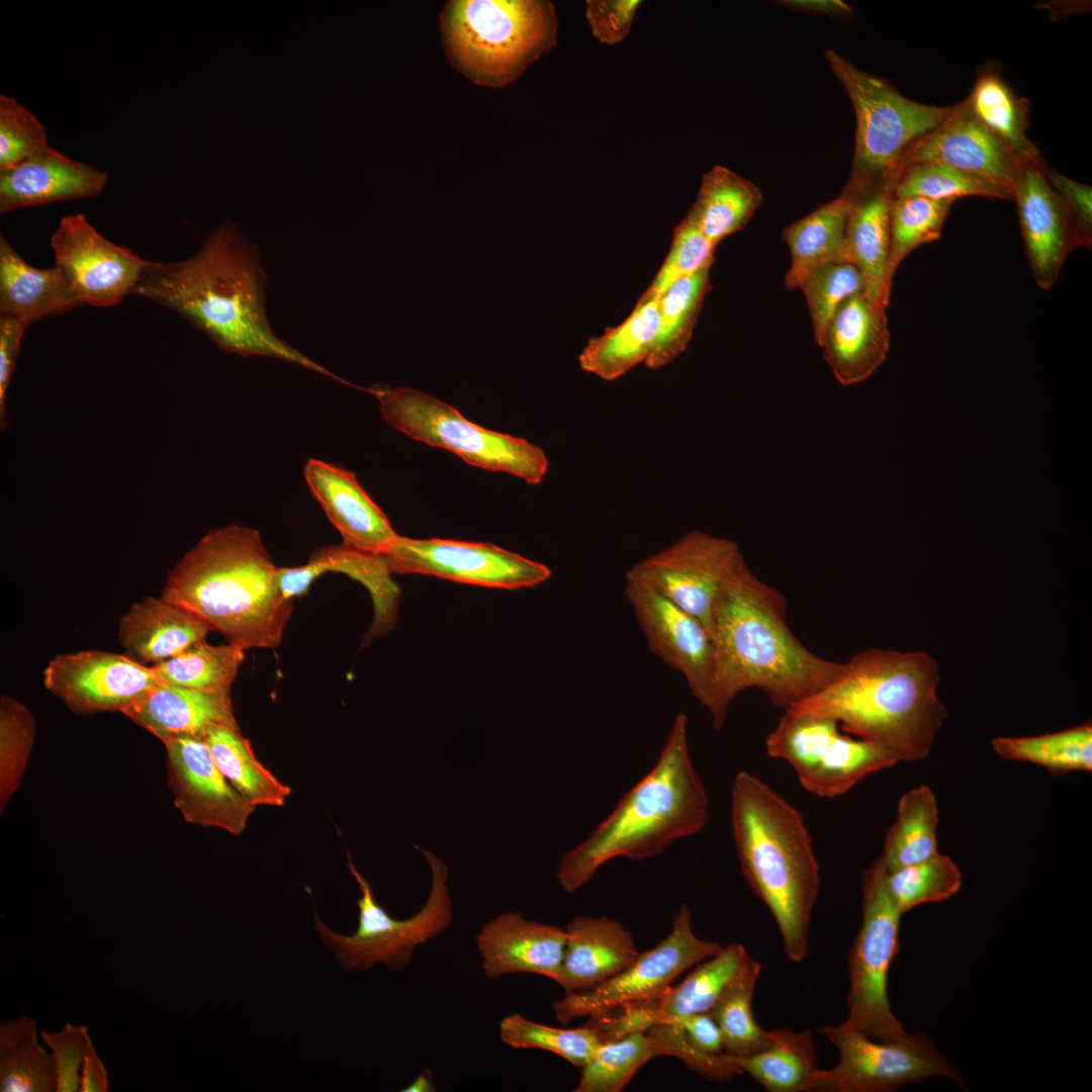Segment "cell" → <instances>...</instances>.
I'll list each match as a JSON object with an SVG mask.
<instances>
[{
  "mask_svg": "<svg viewBox=\"0 0 1092 1092\" xmlns=\"http://www.w3.org/2000/svg\"><path fill=\"white\" fill-rule=\"evenodd\" d=\"M380 555L391 574L434 575L488 587H534L551 576L546 565L490 543L398 535Z\"/></svg>",
  "mask_w": 1092,
  "mask_h": 1092,
  "instance_id": "obj_15",
  "label": "cell"
},
{
  "mask_svg": "<svg viewBox=\"0 0 1092 1092\" xmlns=\"http://www.w3.org/2000/svg\"><path fill=\"white\" fill-rule=\"evenodd\" d=\"M710 802L688 743V718L678 713L657 761L557 869L560 886L574 893L608 861L657 856L675 841L703 831Z\"/></svg>",
  "mask_w": 1092,
  "mask_h": 1092,
  "instance_id": "obj_5",
  "label": "cell"
},
{
  "mask_svg": "<svg viewBox=\"0 0 1092 1092\" xmlns=\"http://www.w3.org/2000/svg\"><path fill=\"white\" fill-rule=\"evenodd\" d=\"M918 163L965 171L1004 188L1012 197L1026 166L973 114L965 100L951 106L937 127L906 149L897 170Z\"/></svg>",
  "mask_w": 1092,
  "mask_h": 1092,
  "instance_id": "obj_20",
  "label": "cell"
},
{
  "mask_svg": "<svg viewBox=\"0 0 1092 1092\" xmlns=\"http://www.w3.org/2000/svg\"><path fill=\"white\" fill-rule=\"evenodd\" d=\"M108 174L51 148L0 173V213L101 194Z\"/></svg>",
  "mask_w": 1092,
  "mask_h": 1092,
  "instance_id": "obj_26",
  "label": "cell"
},
{
  "mask_svg": "<svg viewBox=\"0 0 1092 1092\" xmlns=\"http://www.w3.org/2000/svg\"><path fill=\"white\" fill-rule=\"evenodd\" d=\"M565 942V928L527 920L517 912L492 918L475 936L481 968L490 979L528 973L557 983Z\"/></svg>",
  "mask_w": 1092,
  "mask_h": 1092,
  "instance_id": "obj_22",
  "label": "cell"
},
{
  "mask_svg": "<svg viewBox=\"0 0 1092 1092\" xmlns=\"http://www.w3.org/2000/svg\"><path fill=\"white\" fill-rule=\"evenodd\" d=\"M257 530L230 525L205 534L171 569L161 597L208 622L228 643L276 648L292 612Z\"/></svg>",
  "mask_w": 1092,
  "mask_h": 1092,
  "instance_id": "obj_4",
  "label": "cell"
},
{
  "mask_svg": "<svg viewBox=\"0 0 1092 1092\" xmlns=\"http://www.w3.org/2000/svg\"><path fill=\"white\" fill-rule=\"evenodd\" d=\"M164 741L204 738L217 726L240 727L231 692H202L159 684L120 712Z\"/></svg>",
  "mask_w": 1092,
  "mask_h": 1092,
  "instance_id": "obj_27",
  "label": "cell"
},
{
  "mask_svg": "<svg viewBox=\"0 0 1092 1092\" xmlns=\"http://www.w3.org/2000/svg\"><path fill=\"white\" fill-rule=\"evenodd\" d=\"M760 972L761 965L750 957L709 1011L722 1033L725 1054L731 1057L751 1056L769 1041V1031L757 1024L752 1012V997Z\"/></svg>",
  "mask_w": 1092,
  "mask_h": 1092,
  "instance_id": "obj_44",
  "label": "cell"
},
{
  "mask_svg": "<svg viewBox=\"0 0 1092 1092\" xmlns=\"http://www.w3.org/2000/svg\"><path fill=\"white\" fill-rule=\"evenodd\" d=\"M79 305L60 268L32 267L0 234V315H13L30 325Z\"/></svg>",
  "mask_w": 1092,
  "mask_h": 1092,
  "instance_id": "obj_31",
  "label": "cell"
},
{
  "mask_svg": "<svg viewBox=\"0 0 1092 1092\" xmlns=\"http://www.w3.org/2000/svg\"><path fill=\"white\" fill-rule=\"evenodd\" d=\"M659 300L635 304L618 326L589 339L578 356L580 368L606 381L625 375L651 353L659 326Z\"/></svg>",
  "mask_w": 1092,
  "mask_h": 1092,
  "instance_id": "obj_34",
  "label": "cell"
},
{
  "mask_svg": "<svg viewBox=\"0 0 1092 1092\" xmlns=\"http://www.w3.org/2000/svg\"><path fill=\"white\" fill-rule=\"evenodd\" d=\"M887 886L902 914L927 903L947 900L962 887V873L939 852L922 861L888 872Z\"/></svg>",
  "mask_w": 1092,
  "mask_h": 1092,
  "instance_id": "obj_51",
  "label": "cell"
},
{
  "mask_svg": "<svg viewBox=\"0 0 1092 1092\" xmlns=\"http://www.w3.org/2000/svg\"><path fill=\"white\" fill-rule=\"evenodd\" d=\"M499 1038L513 1049L550 1052L579 1069L602 1043L598 1032L588 1024L575 1028L556 1027L533 1021L520 1013L502 1019Z\"/></svg>",
  "mask_w": 1092,
  "mask_h": 1092,
  "instance_id": "obj_50",
  "label": "cell"
},
{
  "mask_svg": "<svg viewBox=\"0 0 1092 1092\" xmlns=\"http://www.w3.org/2000/svg\"><path fill=\"white\" fill-rule=\"evenodd\" d=\"M205 740L211 755L229 783L253 806H282L291 790L256 757L240 727L217 726Z\"/></svg>",
  "mask_w": 1092,
  "mask_h": 1092,
  "instance_id": "obj_38",
  "label": "cell"
},
{
  "mask_svg": "<svg viewBox=\"0 0 1092 1092\" xmlns=\"http://www.w3.org/2000/svg\"><path fill=\"white\" fill-rule=\"evenodd\" d=\"M886 308L860 292L830 320L819 347L842 385L868 379L886 360L891 343Z\"/></svg>",
  "mask_w": 1092,
  "mask_h": 1092,
  "instance_id": "obj_24",
  "label": "cell"
},
{
  "mask_svg": "<svg viewBox=\"0 0 1092 1092\" xmlns=\"http://www.w3.org/2000/svg\"><path fill=\"white\" fill-rule=\"evenodd\" d=\"M1044 175L1072 218L1080 248L1090 249L1092 245L1091 186L1072 180L1046 166Z\"/></svg>",
  "mask_w": 1092,
  "mask_h": 1092,
  "instance_id": "obj_59",
  "label": "cell"
},
{
  "mask_svg": "<svg viewBox=\"0 0 1092 1092\" xmlns=\"http://www.w3.org/2000/svg\"><path fill=\"white\" fill-rule=\"evenodd\" d=\"M894 197L919 196L950 201L967 196L1013 200L1004 188L965 171L938 163H918L898 169Z\"/></svg>",
  "mask_w": 1092,
  "mask_h": 1092,
  "instance_id": "obj_47",
  "label": "cell"
},
{
  "mask_svg": "<svg viewBox=\"0 0 1092 1092\" xmlns=\"http://www.w3.org/2000/svg\"><path fill=\"white\" fill-rule=\"evenodd\" d=\"M625 595L651 651L682 673L705 705L714 671V643L706 627L647 582L626 574Z\"/></svg>",
  "mask_w": 1092,
  "mask_h": 1092,
  "instance_id": "obj_18",
  "label": "cell"
},
{
  "mask_svg": "<svg viewBox=\"0 0 1092 1092\" xmlns=\"http://www.w3.org/2000/svg\"><path fill=\"white\" fill-rule=\"evenodd\" d=\"M653 1058H656L655 1049L646 1031L602 1042L580 1068L574 1091H622L637 1071Z\"/></svg>",
  "mask_w": 1092,
  "mask_h": 1092,
  "instance_id": "obj_49",
  "label": "cell"
},
{
  "mask_svg": "<svg viewBox=\"0 0 1092 1092\" xmlns=\"http://www.w3.org/2000/svg\"><path fill=\"white\" fill-rule=\"evenodd\" d=\"M108 1090V1072L91 1038L81 1067L79 1092H106Z\"/></svg>",
  "mask_w": 1092,
  "mask_h": 1092,
  "instance_id": "obj_62",
  "label": "cell"
},
{
  "mask_svg": "<svg viewBox=\"0 0 1092 1092\" xmlns=\"http://www.w3.org/2000/svg\"><path fill=\"white\" fill-rule=\"evenodd\" d=\"M938 681V665L927 653L874 647L852 656L830 684L787 709L829 717L897 762H913L928 756L947 716L936 695Z\"/></svg>",
  "mask_w": 1092,
  "mask_h": 1092,
  "instance_id": "obj_3",
  "label": "cell"
},
{
  "mask_svg": "<svg viewBox=\"0 0 1092 1092\" xmlns=\"http://www.w3.org/2000/svg\"><path fill=\"white\" fill-rule=\"evenodd\" d=\"M430 866L432 884L424 906L405 919L392 917L375 899L367 879L356 869L350 855L348 869L357 881L361 896L356 899L358 925L353 934L331 930L317 916L315 929L342 967L365 971L383 964L401 971L420 945L443 933L453 922L452 902L444 861L431 851L421 849Z\"/></svg>",
  "mask_w": 1092,
  "mask_h": 1092,
  "instance_id": "obj_10",
  "label": "cell"
},
{
  "mask_svg": "<svg viewBox=\"0 0 1092 1092\" xmlns=\"http://www.w3.org/2000/svg\"><path fill=\"white\" fill-rule=\"evenodd\" d=\"M1044 167H1024L1013 200L1031 274L1037 286L1048 290L1080 243L1071 216L1045 178Z\"/></svg>",
  "mask_w": 1092,
  "mask_h": 1092,
  "instance_id": "obj_21",
  "label": "cell"
},
{
  "mask_svg": "<svg viewBox=\"0 0 1092 1092\" xmlns=\"http://www.w3.org/2000/svg\"><path fill=\"white\" fill-rule=\"evenodd\" d=\"M331 571L345 573L367 586L375 607L368 635L372 638L385 632L395 616L396 588L380 554L359 552L343 544L323 546L303 565L279 567V586L284 597L294 599L306 593L316 577Z\"/></svg>",
  "mask_w": 1092,
  "mask_h": 1092,
  "instance_id": "obj_30",
  "label": "cell"
},
{
  "mask_svg": "<svg viewBox=\"0 0 1092 1092\" xmlns=\"http://www.w3.org/2000/svg\"><path fill=\"white\" fill-rule=\"evenodd\" d=\"M952 202L919 196L894 197L890 215L887 281L892 287L901 262L917 247L937 241Z\"/></svg>",
  "mask_w": 1092,
  "mask_h": 1092,
  "instance_id": "obj_48",
  "label": "cell"
},
{
  "mask_svg": "<svg viewBox=\"0 0 1092 1092\" xmlns=\"http://www.w3.org/2000/svg\"><path fill=\"white\" fill-rule=\"evenodd\" d=\"M381 416L395 430L428 445L443 448L470 465L510 473L530 484L542 481L549 466L544 451L523 438L480 427L459 411L410 387L374 385Z\"/></svg>",
  "mask_w": 1092,
  "mask_h": 1092,
  "instance_id": "obj_8",
  "label": "cell"
},
{
  "mask_svg": "<svg viewBox=\"0 0 1092 1092\" xmlns=\"http://www.w3.org/2000/svg\"><path fill=\"white\" fill-rule=\"evenodd\" d=\"M36 730L30 711L11 696L0 699V812L19 789Z\"/></svg>",
  "mask_w": 1092,
  "mask_h": 1092,
  "instance_id": "obj_52",
  "label": "cell"
},
{
  "mask_svg": "<svg viewBox=\"0 0 1092 1092\" xmlns=\"http://www.w3.org/2000/svg\"><path fill=\"white\" fill-rule=\"evenodd\" d=\"M30 325L16 316L0 315V426L5 429L6 394L12 378L21 340Z\"/></svg>",
  "mask_w": 1092,
  "mask_h": 1092,
  "instance_id": "obj_60",
  "label": "cell"
},
{
  "mask_svg": "<svg viewBox=\"0 0 1092 1092\" xmlns=\"http://www.w3.org/2000/svg\"><path fill=\"white\" fill-rule=\"evenodd\" d=\"M729 1056V1055H728ZM731 1061L770 1092H802L816 1089L819 1069L810 1031L790 1028L769 1030V1041L759 1052Z\"/></svg>",
  "mask_w": 1092,
  "mask_h": 1092,
  "instance_id": "obj_35",
  "label": "cell"
},
{
  "mask_svg": "<svg viewBox=\"0 0 1092 1092\" xmlns=\"http://www.w3.org/2000/svg\"><path fill=\"white\" fill-rule=\"evenodd\" d=\"M655 1049L656 1057L677 1058L691 1070L708 1080L727 1082L742 1071L725 1053L707 1054L694 1046L685 1031L675 1024L661 1023L646 1030Z\"/></svg>",
  "mask_w": 1092,
  "mask_h": 1092,
  "instance_id": "obj_56",
  "label": "cell"
},
{
  "mask_svg": "<svg viewBox=\"0 0 1092 1092\" xmlns=\"http://www.w3.org/2000/svg\"><path fill=\"white\" fill-rule=\"evenodd\" d=\"M741 558L736 542L694 530L634 564L627 573L698 619L711 634L721 590Z\"/></svg>",
  "mask_w": 1092,
  "mask_h": 1092,
  "instance_id": "obj_14",
  "label": "cell"
},
{
  "mask_svg": "<svg viewBox=\"0 0 1092 1092\" xmlns=\"http://www.w3.org/2000/svg\"><path fill=\"white\" fill-rule=\"evenodd\" d=\"M40 1039L33 1018L22 1016L1 1022V1092L56 1091L54 1061Z\"/></svg>",
  "mask_w": 1092,
  "mask_h": 1092,
  "instance_id": "obj_39",
  "label": "cell"
},
{
  "mask_svg": "<svg viewBox=\"0 0 1092 1092\" xmlns=\"http://www.w3.org/2000/svg\"><path fill=\"white\" fill-rule=\"evenodd\" d=\"M265 292L258 249L225 220L189 258L150 261L132 294L176 312L226 353L276 358L344 382L273 332Z\"/></svg>",
  "mask_w": 1092,
  "mask_h": 1092,
  "instance_id": "obj_1",
  "label": "cell"
},
{
  "mask_svg": "<svg viewBox=\"0 0 1092 1092\" xmlns=\"http://www.w3.org/2000/svg\"><path fill=\"white\" fill-rule=\"evenodd\" d=\"M661 1023L679 1026L691 1043L704 1053L718 1055L724 1052L722 1033L709 1012L667 1016L659 1024Z\"/></svg>",
  "mask_w": 1092,
  "mask_h": 1092,
  "instance_id": "obj_61",
  "label": "cell"
},
{
  "mask_svg": "<svg viewBox=\"0 0 1092 1092\" xmlns=\"http://www.w3.org/2000/svg\"><path fill=\"white\" fill-rule=\"evenodd\" d=\"M244 649L199 640L179 654L152 665L159 684L202 692H231Z\"/></svg>",
  "mask_w": 1092,
  "mask_h": 1092,
  "instance_id": "obj_43",
  "label": "cell"
},
{
  "mask_svg": "<svg viewBox=\"0 0 1092 1092\" xmlns=\"http://www.w3.org/2000/svg\"><path fill=\"white\" fill-rule=\"evenodd\" d=\"M303 471L312 495L341 534L344 546L381 554L398 536L354 473L317 459H309Z\"/></svg>",
  "mask_w": 1092,
  "mask_h": 1092,
  "instance_id": "obj_23",
  "label": "cell"
},
{
  "mask_svg": "<svg viewBox=\"0 0 1092 1092\" xmlns=\"http://www.w3.org/2000/svg\"><path fill=\"white\" fill-rule=\"evenodd\" d=\"M731 826L745 880L771 912L788 959L802 962L821 886L803 815L759 778L742 770L732 783Z\"/></svg>",
  "mask_w": 1092,
  "mask_h": 1092,
  "instance_id": "obj_6",
  "label": "cell"
},
{
  "mask_svg": "<svg viewBox=\"0 0 1092 1092\" xmlns=\"http://www.w3.org/2000/svg\"><path fill=\"white\" fill-rule=\"evenodd\" d=\"M50 242L55 265L82 304H118L132 294L150 262L103 237L80 212L63 216Z\"/></svg>",
  "mask_w": 1092,
  "mask_h": 1092,
  "instance_id": "obj_16",
  "label": "cell"
},
{
  "mask_svg": "<svg viewBox=\"0 0 1092 1092\" xmlns=\"http://www.w3.org/2000/svg\"><path fill=\"white\" fill-rule=\"evenodd\" d=\"M839 1052L831 1070H820L816 1089L836 1092H886L931 1077L963 1083L960 1071L923 1033L881 1041L869 1037L848 1019L818 1030Z\"/></svg>",
  "mask_w": 1092,
  "mask_h": 1092,
  "instance_id": "obj_12",
  "label": "cell"
},
{
  "mask_svg": "<svg viewBox=\"0 0 1092 1092\" xmlns=\"http://www.w3.org/2000/svg\"><path fill=\"white\" fill-rule=\"evenodd\" d=\"M881 857L863 874L862 923L849 951L847 1019L871 1038L891 1041L907 1034L891 1010L888 973L896 957L901 916L887 886Z\"/></svg>",
  "mask_w": 1092,
  "mask_h": 1092,
  "instance_id": "obj_11",
  "label": "cell"
},
{
  "mask_svg": "<svg viewBox=\"0 0 1092 1092\" xmlns=\"http://www.w3.org/2000/svg\"><path fill=\"white\" fill-rule=\"evenodd\" d=\"M40 1037L54 1061L56 1092H79L81 1067L91 1039L88 1028L68 1022L58 1031L42 1030Z\"/></svg>",
  "mask_w": 1092,
  "mask_h": 1092,
  "instance_id": "obj_57",
  "label": "cell"
},
{
  "mask_svg": "<svg viewBox=\"0 0 1092 1092\" xmlns=\"http://www.w3.org/2000/svg\"><path fill=\"white\" fill-rule=\"evenodd\" d=\"M787 600L760 580L743 558L728 576L716 604L711 636L714 671L704 707L712 726L723 727L734 698L757 689L789 708L830 684L844 663L811 652L787 621Z\"/></svg>",
  "mask_w": 1092,
  "mask_h": 1092,
  "instance_id": "obj_2",
  "label": "cell"
},
{
  "mask_svg": "<svg viewBox=\"0 0 1092 1092\" xmlns=\"http://www.w3.org/2000/svg\"><path fill=\"white\" fill-rule=\"evenodd\" d=\"M439 28L454 69L490 88L516 81L558 42V20L547 0H450Z\"/></svg>",
  "mask_w": 1092,
  "mask_h": 1092,
  "instance_id": "obj_7",
  "label": "cell"
},
{
  "mask_svg": "<svg viewBox=\"0 0 1092 1092\" xmlns=\"http://www.w3.org/2000/svg\"><path fill=\"white\" fill-rule=\"evenodd\" d=\"M214 631L192 611L162 597L133 603L120 618L117 637L125 654L148 665L169 659Z\"/></svg>",
  "mask_w": 1092,
  "mask_h": 1092,
  "instance_id": "obj_29",
  "label": "cell"
},
{
  "mask_svg": "<svg viewBox=\"0 0 1092 1092\" xmlns=\"http://www.w3.org/2000/svg\"><path fill=\"white\" fill-rule=\"evenodd\" d=\"M762 202V193L753 182L715 165L703 175L697 198L686 217L718 245L742 230Z\"/></svg>",
  "mask_w": 1092,
  "mask_h": 1092,
  "instance_id": "obj_33",
  "label": "cell"
},
{
  "mask_svg": "<svg viewBox=\"0 0 1092 1092\" xmlns=\"http://www.w3.org/2000/svg\"><path fill=\"white\" fill-rule=\"evenodd\" d=\"M840 730L829 717L786 709L766 738V751L770 757L790 763L802 782L815 769Z\"/></svg>",
  "mask_w": 1092,
  "mask_h": 1092,
  "instance_id": "obj_46",
  "label": "cell"
},
{
  "mask_svg": "<svg viewBox=\"0 0 1092 1092\" xmlns=\"http://www.w3.org/2000/svg\"><path fill=\"white\" fill-rule=\"evenodd\" d=\"M825 56L849 96L856 117L854 157L846 185L858 186L895 175L906 149L937 127L951 107L908 99L835 51L827 50Z\"/></svg>",
  "mask_w": 1092,
  "mask_h": 1092,
  "instance_id": "obj_9",
  "label": "cell"
},
{
  "mask_svg": "<svg viewBox=\"0 0 1092 1092\" xmlns=\"http://www.w3.org/2000/svg\"><path fill=\"white\" fill-rule=\"evenodd\" d=\"M849 196H839L825 203L784 231L791 251V266L785 277L788 289H795L815 269L833 262L848 261L846 225Z\"/></svg>",
  "mask_w": 1092,
  "mask_h": 1092,
  "instance_id": "obj_32",
  "label": "cell"
},
{
  "mask_svg": "<svg viewBox=\"0 0 1092 1092\" xmlns=\"http://www.w3.org/2000/svg\"><path fill=\"white\" fill-rule=\"evenodd\" d=\"M784 3H785L786 6L792 7L794 9H798V10H802V11H809V12H816V13H825V14H829V15H832V16H845V15H849L851 13V8L847 4H845L844 2H841V1H837V0H835V1L834 0H831V1H829V0L828 1H826V0H823V1H821V0H819V1L818 0H816V1H813V0H811V1H805V0L804 1H802V0H800V1L796 0L795 1V0H792V1H785Z\"/></svg>",
  "mask_w": 1092,
  "mask_h": 1092,
  "instance_id": "obj_63",
  "label": "cell"
},
{
  "mask_svg": "<svg viewBox=\"0 0 1092 1092\" xmlns=\"http://www.w3.org/2000/svg\"><path fill=\"white\" fill-rule=\"evenodd\" d=\"M898 763L876 743L841 732L815 769L800 784L822 798L842 796L867 776Z\"/></svg>",
  "mask_w": 1092,
  "mask_h": 1092,
  "instance_id": "obj_42",
  "label": "cell"
},
{
  "mask_svg": "<svg viewBox=\"0 0 1092 1092\" xmlns=\"http://www.w3.org/2000/svg\"><path fill=\"white\" fill-rule=\"evenodd\" d=\"M641 4L640 0H587L585 18L593 36L608 46L623 41Z\"/></svg>",
  "mask_w": 1092,
  "mask_h": 1092,
  "instance_id": "obj_58",
  "label": "cell"
},
{
  "mask_svg": "<svg viewBox=\"0 0 1092 1092\" xmlns=\"http://www.w3.org/2000/svg\"><path fill=\"white\" fill-rule=\"evenodd\" d=\"M52 147L39 119L14 97L0 95V173L31 160Z\"/></svg>",
  "mask_w": 1092,
  "mask_h": 1092,
  "instance_id": "obj_55",
  "label": "cell"
},
{
  "mask_svg": "<svg viewBox=\"0 0 1092 1092\" xmlns=\"http://www.w3.org/2000/svg\"><path fill=\"white\" fill-rule=\"evenodd\" d=\"M162 742L174 805L184 819L241 835L256 807L224 778L206 740L176 737Z\"/></svg>",
  "mask_w": 1092,
  "mask_h": 1092,
  "instance_id": "obj_19",
  "label": "cell"
},
{
  "mask_svg": "<svg viewBox=\"0 0 1092 1092\" xmlns=\"http://www.w3.org/2000/svg\"><path fill=\"white\" fill-rule=\"evenodd\" d=\"M435 1090L432 1072L429 1069L423 1070L408 1086L402 1089L404 1092H432Z\"/></svg>",
  "mask_w": 1092,
  "mask_h": 1092,
  "instance_id": "obj_64",
  "label": "cell"
},
{
  "mask_svg": "<svg viewBox=\"0 0 1092 1092\" xmlns=\"http://www.w3.org/2000/svg\"><path fill=\"white\" fill-rule=\"evenodd\" d=\"M42 681L78 714L121 712L159 685L152 666L103 650L56 655L43 669Z\"/></svg>",
  "mask_w": 1092,
  "mask_h": 1092,
  "instance_id": "obj_17",
  "label": "cell"
},
{
  "mask_svg": "<svg viewBox=\"0 0 1092 1092\" xmlns=\"http://www.w3.org/2000/svg\"><path fill=\"white\" fill-rule=\"evenodd\" d=\"M557 982L566 993L592 989L615 977L639 956L633 934L609 917L578 916L566 927Z\"/></svg>",
  "mask_w": 1092,
  "mask_h": 1092,
  "instance_id": "obj_28",
  "label": "cell"
},
{
  "mask_svg": "<svg viewBox=\"0 0 1092 1092\" xmlns=\"http://www.w3.org/2000/svg\"><path fill=\"white\" fill-rule=\"evenodd\" d=\"M745 947L730 942L715 956L699 963L677 985H671L645 1005L652 1025L667 1016L709 1012L727 985L749 961Z\"/></svg>",
  "mask_w": 1092,
  "mask_h": 1092,
  "instance_id": "obj_36",
  "label": "cell"
},
{
  "mask_svg": "<svg viewBox=\"0 0 1092 1092\" xmlns=\"http://www.w3.org/2000/svg\"><path fill=\"white\" fill-rule=\"evenodd\" d=\"M965 101L973 114L1024 165L1043 164L1037 148L1026 135L1028 102L1016 96L998 72L984 71Z\"/></svg>",
  "mask_w": 1092,
  "mask_h": 1092,
  "instance_id": "obj_37",
  "label": "cell"
},
{
  "mask_svg": "<svg viewBox=\"0 0 1092 1092\" xmlns=\"http://www.w3.org/2000/svg\"><path fill=\"white\" fill-rule=\"evenodd\" d=\"M711 289L710 269H705L677 280L661 295L658 332L646 367H663L687 349Z\"/></svg>",
  "mask_w": 1092,
  "mask_h": 1092,
  "instance_id": "obj_41",
  "label": "cell"
},
{
  "mask_svg": "<svg viewBox=\"0 0 1092 1092\" xmlns=\"http://www.w3.org/2000/svg\"><path fill=\"white\" fill-rule=\"evenodd\" d=\"M810 312L814 340L819 346L826 328L840 305L863 292V278L849 261L833 262L812 271L798 287Z\"/></svg>",
  "mask_w": 1092,
  "mask_h": 1092,
  "instance_id": "obj_53",
  "label": "cell"
},
{
  "mask_svg": "<svg viewBox=\"0 0 1092 1092\" xmlns=\"http://www.w3.org/2000/svg\"><path fill=\"white\" fill-rule=\"evenodd\" d=\"M894 175L843 188L849 196L846 255L860 271L863 293L888 306L892 287L887 281L890 251V215Z\"/></svg>",
  "mask_w": 1092,
  "mask_h": 1092,
  "instance_id": "obj_25",
  "label": "cell"
},
{
  "mask_svg": "<svg viewBox=\"0 0 1092 1092\" xmlns=\"http://www.w3.org/2000/svg\"><path fill=\"white\" fill-rule=\"evenodd\" d=\"M992 746L1005 759L1031 762L1053 772L1092 769L1091 723L1038 736H1000Z\"/></svg>",
  "mask_w": 1092,
  "mask_h": 1092,
  "instance_id": "obj_45",
  "label": "cell"
},
{
  "mask_svg": "<svg viewBox=\"0 0 1092 1092\" xmlns=\"http://www.w3.org/2000/svg\"><path fill=\"white\" fill-rule=\"evenodd\" d=\"M937 824L936 798L929 787L922 785L903 794L880 856L887 871L893 872L937 854Z\"/></svg>",
  "mask_w": 1092,
  "mask_h": 1092,
  "instance_id": "obj_40",
  "label": "cell"
},
{
  "mask_svg": "<svg viewBox=\"0 0 1092 1092\" xmlns=\"http://www.w3.org/2000/svg\"><path fill=\"white\" fill-rule=\"evenodd\" d=\"M687 904L673 915L668 934L654 947L640 952L624 971L604 983L581 992L566 993L552 1004L555 1018L562 1024L589 1017L625 1004L658 997L690 968L717 954L716 941L697 936Z\"/></svg>",
  "mask_w": 1092,
  "mask_h": 1092,
  "instance_id": "obj_13",
  "label": "cell"
},
{
  "mask_svg": "<svg viewBox=\"0 0 1092 1092\" xmlns=\"http://www.w3.org/2000/svg\"><path fill=\"white\" fill-rule=\"evenodd\" d=\"M717 246L685 216L673 230L664 261L636 304L660 298L677 280L710 269Z\"/></svg>",
  "mask_w": 1092,
  "mask_h": 1092,
  "instance_id": "obj_54",
  "label": "cell"
}]
</instances>
